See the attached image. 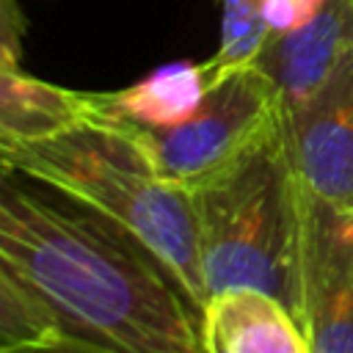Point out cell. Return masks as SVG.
Here are the masks:
<instances>
[{"label":"cell","instance_id":"obj_8","mask_svg":"<svg viewBox=\"0 0 353 353\" xmlns=\"http://www.w3.org/2000/svg\"><path fill=\"white\" fill-rule=\"evenodd\" d=\"M204 353H312L292 309L256 287H229L201 306Z\"/></svg>","mask_w":353,"mask_h":353},{"label":"cell","instance_id":"obj_5","mask_svg":"<svg viewBox=\"0 0 353 353\" xmlns=\"http://www.w3.org/2000/svg\"><path fill=\"white\" fill-rule=\"evenodd\" d=\"M301 325L312 353H353V207L298 182Z\"/></svg>","mask_w":353,"mask_h":353},{"label":"cell","instance_id":"obj_12","mask_svg":"<svg viewBox=\"0 0 353 353\" xmlns=\"http://www.w3.org/2000/svg\"><path fill=\"white\" fill-rule=\"evenodd\" d=\"M52 312L0 265V350L58 334Z\"/></svg>","mask_w":353,"mask_h":353},{"label":"cell","instance_id":"obj_2","mask_svg":"<svg viewBox=\"0 0 353 353\" xmlns=\"http://www.w3.org/2000/svg\"><path fill=\"white\" fill-rule=\"evenodd\" d=\"M6 154L17 171L121 223L174 273L199 309L207 303L193 196L157 176L124 130L85 119L50 138L6 143Z\"/></svg>","mask_w":353,"mask_h":353},{"label":"cell","instance_id":"obj_15","mask_svg":"<svg viewBox=\"0 0 353 353\" xmlns=\"http://www.w3.org/2000/svg\"><path fill=\"white\" fill-rule=\"evenodd\" d=\"M0 353H124V350H116V347H108V345L83 339V336L58 331V334H52V336H47V339L22 342V345L6 347V350H0Z\"/></svg>","mask_w":353,"mask_h":353},{"label":"cell","instance_id":"obj_14","mask_svg":"<svg viewBox=\"0 0 353 353\" xmlns=\"http://www.w3.org/2000/svg\"><path fill=\"white\" fill-rule=\"evenodd\" d=\"M323 3L325 0H259L270 36L301 28L323 8Z\"/></svg>","mask_w":353,"mask_h":353},{"label":"cell","instance_id":"obj_1","mask_svg":"<svg viewBox=\"0 0 353 353\" xmlns=\"http://www.w3.org/2000/svg\"><path fill=\"white\" fill-rule=\"evenodd\" d=\"M0 265L61 331L124 353H204L201 309L121 223L22 171L0 179Z\"/></svg>","mask_w":353,"mask_h":353},{"label":"cell","instance_id":"obj_3","mask_svg":"<svg viewBox=\"0 0 353 353\" xmlns=\"http://www.w3.org/2000/svg\"><path fill=\"white\" fill-rule=\"evenodd\" d=\"M190 196L207 298L229 287H256L298 317V176L281 110L240 157L190 188Z\"/></svg>","mask_w":353,"mask_h":353},{"label":"cell","instance_id":"obj_16","mask_svg":"<svg viewBox=\"0 0 353 353\" xmlns=\"http://www.w3.org/2000/svg\"><path fill=\"white\" fill-rule=\"evenodd\" d=\"M17 168L11 165V160H8V154H6V143H0V179L3 176H8V174H14Z\"/></svg>","mask_w":353,"mask_h":353},{"label":"cell","instance_id":"obj_7","mask_svg":"<svg viewBox=\"0 0 353 353\" xmlns=\"http://www.w3.org/2000/svg\"><path fill=\"white\" fill-rule=\"evenodd\" d=\"M353 50V0H325L323 8L295 30L270 36L256 58L279 94V108L306 102Z\"/></svg>","mask_w":353,"mask_h":353},{"label":"cell","instance_id":"obj_13","mask_svg":"<svg viewBox=\"0 0 353 353\" xmlns=\"http://www.w3.org/2000/svg\"><path fill=\"white\" fill-rule=\"evenodd\" d=\"M28 17L17 0H0V66L22 69Z\"/></svg>","mask_w":353,"mask_h":353},{"label":"cell","instance_id":"obj_4","mask_svg":"<svg viewBox=\"0 0 353 353\" xmlns=\"http://www.w3.org/2000/svg\"><path fill=\"white\" fill-rule=\"evenodd\" d=\"M276 113L279 94L273 83L262 69L245 66L212 83L201 105L171 127H113L138 143L157 176L190 190L240 157Z\"/></svg>","mask_w":353,"mask_h":353},{"label":"cell","instance_id":"obj_10","mask_svg":"<svg viewBox=\"0 0 353 353\" xmlns=\"http://www.w3.org/2000/svg\"><path fill=\"white\" fill-rule=\"evenodd\" d=\"M94 116V91H74L0 66V143L58 135Z\"/></svg>","mask_w":353,"mask_h":353},{"label":"cell","instance_id":"obj_11","mask_svg":"<svg viewBox=\"0 0 353 353\" xmlns=\"http://www.w3.org/2000/svg\"><path fill=\"white\" fill-rule=\"evenodd\" d=\"M221 8V36L218 50L204 61L210 85L232 72L254 66L259 52L270 39L259 0H218Z\"/></svg>","mask_w":353,"mask_h":353},{"label":"cell","instance_id":"obj_6","mask_svg":"<svg viewBox=\"0 0 353 353\" xmlns=\"http://www.w3.org/2000/svg\"><path fill=\"white\" fill-rule=\"evenodd\" d=\"M281 121L298 182L353 207V50L306 102L281 110Z\"/></svg>","mask_w":353,"mask_h":353},{"label":"cell","instance_id":"obj_9","mask_svg":"<svg viewBox=\"0 0 353 353\" xmlns=\"http://www.w3.org/2000/svg\"><path fill=\"white\" fill-rule=\"evenodd\" d=\"M210 91L204 61L157 66L138 83L119 91H94V116L110 124L171 127L188 119Z\"/></svg>","mask_w":353,"mask_h":353}]
</instances>
